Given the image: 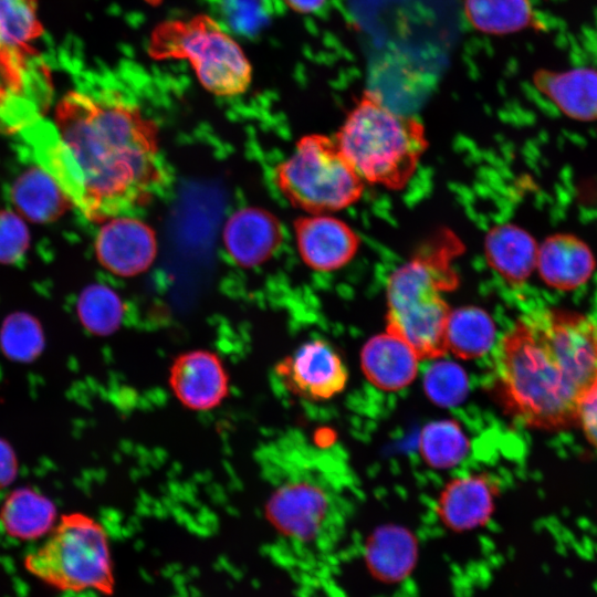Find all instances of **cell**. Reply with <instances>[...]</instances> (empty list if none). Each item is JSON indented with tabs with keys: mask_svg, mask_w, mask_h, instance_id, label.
<instances>
[{
	"mask_svg": "<svg viewBox=\"0 0 597 597\" xmlns=\"http://www.w3.org/2000/svg\"><path fill=\"white\" fill-rule=\"evenodd\" d=\"M283 3L291 10L303 13L313 14L323 10L328 0H282Z\"/></svg>",
	"mask_w": 597,
	"mask_h": 597,
	"instance_id": "1f68e13d",
	"label": "cell"
},
{
	"mask_svg": "<svg viewBox=\"0 0 597 597\" xmlns=\"http://www.w3.org/2000/svg\"><path fill=\"white\" fill-rule=\"evenodd\" d=\"M469 439L453 420H439L423 427L419 450L423 461L434 469L458 464L469 451Z\"/></svg>",
	"mask_w": 597,
	"mask_h": 597,
	"instance_id": "cb8c5ba5",
	"label": "cell"
},
{
	"mask_svg": "<svg viewBox=\"0 0 597 597\" xmlns=\"http://www.w3.org/2000/svg\"><path fill=\"white\" fill-rule=\"evenodd\" d=\"M496 335L492 317L478 306L451 310L446 329L448 352L461 359L479 358L494 344Z\"/></svg>",
	"mask_w": 597,
	"mask_h": 597,
	"instance_id": "44dd1931",
	"label": "cell"
},
{
	"mask_svg": "<svg viewBox=\"0 0 597 597\" xmlns=\"http://www.w3.org/2000/svg\"><path fill=\"white\" fill-rule=\"evenodd\" d=\"M30 243L29 230L12 211L0 210V264H11L23 256Z\"/></svg>",
	"mask_w": 597,
	"mask_h": 597,
	"instance_id": "f1b7e54d",
	"label": "cell"
},
{
	"mask_svg": "<svg viewBox=\"0 0 597 597\" xmlns=\"http://www.w3.org/2000/svg\"><path fill=\"white\" fill-rule=\"evenodd\" d=\"M259 460L266 489L264 515L274 532L302 553L332 549L362 495L341 443L292 430L268 443Z\"/></svg>",
	"mask_w": 597,
	"mask_h": 597,
	"instance_id": "3957f363",
	"label": "cell"
},
{
	"mask_svg": "<svg viewBox=\"0 0 597 597\" xmlns=\"http://www.w3.org/2000/svg\"><path fill=\"white\" fill-rule=\"evenodd\" d=\"M226 250L240 266L254 268L268 261L283 240L279 220L269 211L247 207L232 213L222 234Z\"/></svg>",
	"mask_w": 597,
	"mask_h": 597,
	"instance_id": "4fadbf2b",
	"label": "cell"
},
{
	"mask_svg": "<svg viewBox=\"0 0 597 597\" xmlns=\"http://www.w3.org/2000/svg\"><path fill=\"white\" fill-rule=\"evenodd\" d=\"M426 395L438 406L452 407L460 404L468 392L469 383L464 370L451 362H438L423 379Z\"/></svg>",
	"mask_w": 597,
	"mask_h": 597,
	"instance_id": "4316f807",
	"label": "cell"
},
{
	"mask_svg": "<svg viewBox=\"0 0 597 597\" xmlns=\"http://www.w3.org/2000/svg\"><path fill=\"white\" fill-rule=\"evenodd\" d=\"M577 426L583 429L587 440L597 448V381L583 397L578 410Z\"/></svg>",
	"mask_w": 597,
	"mask_h": 597,
	"instance_id": "f546056e",
	"label": "cell"
},
{
	"mask_svg": "<svg viewBox=\"0 0 597 597\" xmlns=\"http://www.w3.org/2000/svg\"><path fill=\"white\" fill-rule=\"evenodd\" d=\"M148 53L159 61H187L201 86L216 96L241 95L252 81L242 48L207 14L161 22L151 32Z\"/></svg>",
	"mask_w": 597,
	"mask_h": 597,
	"instance_id": "8992f818",
	"label": "cell"
},
{
	"mask_svg": "<svg viewBox=\"0 0 597 597\" xmlns=\"http://www.w3.org/2000/svg\"><path fill=\"white\" fill-rule=\"evenodd\" d=\"M17 463L9 446L0 441V489L11 482L15 474Z\"/></svg>",
	"mask_w": 597,
	"mask_h": 597,
	"instance_id": "4dcf8cb0",
	"label": "cell"
},
{
	"mask_svg": "<svg viewBox=\"0 0 597 597\" xmlns=\"http://www.w3.org/2000/svg\"><path fill=\"white\" fill-rule=\"evenodd\" d=\"M494 375L499 401L516 421L545 431L577 426L597 381V323L552 307L522 315L499 342Z\"/></svg>",
	"mask_w": 597,
	"mask_h": 597,
	"instance_id": "7a4b0ae2",
	"label": "cell"
},
{
	"mask_svg": "<svg viewBox=\"0 0 597 597\" xmlns=\"http://www.w3.org/2000/svg\"><path fill=\"white\" fill-rule=\"evenodd\" d=\"M460 242L442 233L397 268L386 284V332L404 341L418 359L447 354L446 329L451 312L444 294L457 287L452 260Z\"/></svg>",
	"mask_w": 597,
	"mask_h": 597,
	"instance_id": "277c9868",
	"label": "cell"
},
{
	"mask_svg": "<svg viewBox=\"0 0 597 597\" xmlns=\"http://www.w3.org/2000/svg\"><path fill=\"white\" fill-rule=\"evenodd\" d=\"M77 311L84 326L100 335L113 333L122 323L124 305L111 287L91 284L80 295Z\"/></svg>",
	"mask_w": 597,
	"mask_h": 597,
	"instance_id": "484cf974",
	"label": "cell"
},
{
	"mask_svg": "<svg viewBox=\"0 0 597 597\" xmlns=\"http://www.w3.org/2000/svg\"><path fill=\"white\" fill-rule=\"evenodd\" d=\"M365 184L400 190L410 181L429 140L422 123L365 91L334 137Z\"/></svg>",
	"mask_w": 597,
	"mask_h": 597,
	"instance_id": "5b68a950",
	"label": "cell"
},
{
	"mask_svg": "<svg viewBox=\"0 0 597 597\" xmlns=\"http://www.w3.org/2000/svg\"><path fill=\"white\" fill-rule=\"evenodd\" d=\"M415 543L402 528L387 526L377 531L368 544L371 565L385 576L396 577L412 562Z\"/></svg>",
	"mask_w": 597,
	"mask_h": 597,
	"instance_id": "d4e9b609",
	"label": "cell"
},
{
	"mask_svg": "<svg viewBox=\"0 0 597 597\" xmlns=\"http://www.w3.org/2000/svg\"><path fill=\"white\" fill-rule=\"evenodd\" d=\"M42 33L38 0H0V53L34 55L31 44Z\"/></svg>",
	"mask_w": 597,
	"mask_h": 597,
	"instance_id": "603a6c76",
	"label": "cell"
},
{
	"mask_svg": "<svg viewBox=\"0 0 597 597\" xmlns=\"http://www.w3.org/2000/svg\"><path fill=\"white\" fill-rule=\"evenodd\" d=\"M418 357L400 338L385 332L369 338L360 354L366 378L385 391L409 386L418 373Z\"/></svg>",
	"mask_w": 597,
	"mask_h": 597,
	"instance_id": "e0dca14e",
	"label": "cell"
},
{
	"mask_svg": "<svg viewBox=\"0 0 597 597\" xmlns=\"http://www.w3.org/2000/svg\"><path fill=\"white\" fill-rule=\"evenodd\" d=\"M464 13L474 29L493 35L519 32L534 18L530 0H464Z\"/></svg>",
	"mask_w": 597,
	"mask_h": 597,
	"instance_id": "7402d4cb",
	"label": "cell"
},
{
	"mask_svg": "<svg viewBox=\"0 0 597 597\" xmlns=\"http://www.w3.org/2000/svg\"><path fill=\"white\" fill-rule=\"evenodd\" d=\"M169 386L187 408L206 411L221 405L229 394V375L220 357L206 349L186 352L169 369Z\"/></svg>",
	"mask_w": 597,
	"mask_h": 597,
	"instance_id": "7c38bea8",
	"label": "cell"
},
{
	"mask_svg": "<svg viewBox=\"0 0 597 597\" xmlns=\"http://www.w3.org/2000/svg\"><path fill=\"white\" fill-rule=\"evenodd\" d=\"M275 374L287 390L310 401L335 397L348 381V369L342 357L322 338L301 344L276 364Z\"/></svg>",
	"mask_w": 597,
	"mask_h": 597,
	"instance_id": "9c48e42d",
	"label": "cell"
},
{
	"mask_svg": "<svg viewBox=\"0 0 597 597\" xmlns=\"http://www.w3.org/2000/svg\"><path fill=\"white\" fill-rule=\"evenodd\" d=\"M294 231L302 261L321 272L347 265L357 254L362 242L349 224L326 213L297 218Z\"/></svg>",
	"mask_w": 597,
	"mask_h": 597,
	"instance_id": "8fae6325",
	"label": "cell"
},
{
	"mask_svg": "<svg viewBox=\"0 0 597 597\" xmlns=\"http://www.w3.org/2000/svg\"><path fill=\"white\" fill-rule=\"evenodd\" d=\"M98 262L119 276L145 272L157 254L155 231L133 216L112 218L102 226L95 239Z\"/></svg>",
	"mask_w": 597,
	"mask_h": 597,
	"instance_id": "30bf717a",
	"label": "cell"
},
{
	"mask_svg": "<svg viewBox=\"0 0 597 597\" xmlns=\"http://www.w3.org/2000/svg\"><path fill=\"white\" fill-rule=\"evenodd\" d=\"M48 170L91 222L148 207L168 186L159 128L115 94L72 91L56 104Z\"/></svg>",
	"mask_w": 597,
	"mask_h": 597,
	"instance_id": "6da1fadb",
	"label": "cell"
},
{
	"mask_svg": "<svg viewBox=\"0 0 597 597\" xmlns=\"http://www.w3.org/2000/svg\"><path fill=\"white\" fill-rule=\"evenodd\" d=\"M596 266L589 247L575 235L558 233L538 247L536 269L548 286L570 291L582 286Z\"/></svg>",
	"mask_w": 597,
	"mask_h": 597,
	"instance_id": "9a60e30c",
	"label": "cell"
},
{
	"mask_svg": "<svg viewBox=\"0 0 597 597\" xmlns=\"http://www.w3.org/2000/svg\"><path fill=\"white\" fill-rule=\"evenodd\" d=\"M498 494V485L486 473L455 478L440 493L436 512L453 531L473 530L490 519Z\"/></svg>",
	"mask_w": 597,
	"mask_h": 597,
	"instance_id": "5bb4252c",
	"label": "cell"
},
{
	"mask_svg": "<svg viewBox=\"0 0 597 597\" xmlns=\"http://www.w3.org/2000/svg\"><path fill=\"white\" fill-rule=\"evenodd\" d=\"M11 198L24 218L38 223L56 220L73 205L55 178L40 166L30 167L15 179Z\"/></svg>",
	"mask_w": 597,
	"mask_h": 597,
	"instance_id": "d6986e66",
	"label": "cell"
},
{
	"mask_svg": "<svg viewBox=\"0 0 597 597\" xmlns=\"http://www.w3.org/2000/svg\"><path fill=\"white\" fill-rule=\"evenodd\" d=\"M1 338L10 354H33L41 344L40 326L27 314H14L3 324Z\"/></svg>",
	"mask_w": 597,
	"mask_h": 597,
	"instance_id": "83f0119b",
	"label": "cell"
},
{
	"mask_svg": "<svg viewBox=\"0 0 597 597\" xmlns=\"http://www.w3.org/2000/svg\"><path fill=\"white\" fill-rule=\"evenodd\" d=\"M538 244L513 223L491 228L484 238L488 265L509 285L521 286L536 269Z\"/></svg>",
	"mask_w": 597,
	"mask_h": 597,
	"instance_id": "2e32d148",
	"label": "cell"
},
{
	"mask_svg": "<svg viewBox=\"0 0 597 597\" xmlns=\"http://www.w3.org/2000/svg\"><path fill=\"white\" fill-rule=\"evenodd\" d=\"M274 181L289 202L311 214L343 210L363 196L365 182L341 153L334 138L302 137L274 170Z\"/></svg>",
	"mask_w": 597,
	"mask_h": 597,
	"instance_id": "ba28073f",
	"label": "cell"
},
{
	"mask_svg": "<svg viewBox=\"0 0 597 597\" xmlns=\"http://www.w3.org/2000/svg\"><path fill=\"white\" fill-rule=\"evenodd\" d=\"M54 504L32 489L13 491L0 510L3 531L19 541H34L48 535L55 525Z\"/></svg>",
	"mask_w": 597,
	"mask_h": 597,
	"instance_id": "ffe728a7",
	"label": "cell"
},
{
	"mask_svg": "<svg viewBox=\"0 0 597 597\" xmlns=\"http://www.w3.org/2000/svg\"><path fill=\"white\" fill-rule=\"evenodd\" d=\"M25 569L63 591L95 590L111 595L114 569L104 527L83 513L65 514L46 540L24 558Z\"/></svg>",
	"mask_w": 597,
	"mask_h": 597,
	"instance_id": "52a82bcc",
	"label": "cell"
},
{
	"mask_svg": "<svg viewBox=\"0 0 597 597\" xmlns=\"http://www.w3.org/2000/svg\"><path fill=\"white\" fill-rule=\"evenodd\" d=\"M535 87L565 115L584 122L597 119V70L580 66L565 71L537 70Z\"/></svg>",
	"mask_w": 597,
	"mask_h": 597,
	"instance_id": "ac0fdd59",
	"label": "cell"
}]
</instances>
